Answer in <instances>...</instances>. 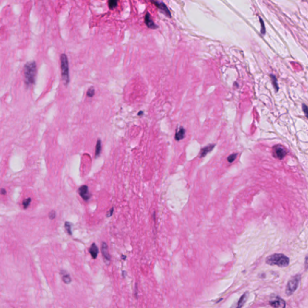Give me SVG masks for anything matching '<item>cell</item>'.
<instances>
[{"instance_id":"6da1fadb","label":"cell","mask_w":308,"mask_h":308,"mask_svg":"<svg viewBox=\"0 0 308 308\" xmlns=\"http://www.w3.org/2000/svg\"><path fill=\"white\" fill-rule=\"evenodd\" d=\"M24 81L27 87L35 84L37 74V66L35 61L27 62L24 66Z\"/></svg>"},{"instance_id":"7a4b0ae2","label":"cell","mask_w":308,"mask_h":308,"mask_svg":"<svg viewBox=\"0 0 308 308\" xmlns=\"http://www.w3.org/2000/svg\"><path fill=\"white\" fill-rule=\"evenodd\" d=\"M266 263L270 265H276L283 268L289 265L290 259L284 254L275 253L267 257Z\"/></svg>"},{"instance_id":"3957f363","label":"cell","mask_w":308,"mask_h":308,"mask_svg":"<svg viewBox=\"0 0 308 308\" xmlns=\"http://www.w3.org/2000/svg\"><path fill=\"white\" fill-rule=\"evenodd\" d=\"M60 64L63 80L64 84L67 85L69 83V68L67 57L64 54L60 56Z\"/></svg>"},{"instance_id":"277c9868","label":"cell","mask_w":308,"mask_h":308,"mask_svg":"<svg viewBox=\"0 0 308 308\" xmlns=\"http://www.w3.org/2000/svg\"><path fill=\"white\" fill-rule=\"evenodd\" d=\"M301 279V276L300 275H297L292 277L287 284L286 287L285 293L288 296L291 295L297 289L298 287V284Z\"/></svg>"},{"instance_id":"5b68a950","label":"cell","mask_w":308,"mask_h":308,"mask_svg":"<svg viewBox=\"0 0 308 308\" xmlns=\"http://www.w3.org/2000/svg\"><path fill=\"white\" fill-rule=\"evenodd\" d=\"M273 157L279 160H282L287 154V151L285 148L281 145L274 146L272 151Z\"/></svg>"},{"instance_id":"8992f818","label":"cell","mask_w":308,"mask_h":308,"mask_svg":"<svg viewBox=\"0 0 308 308\" xmlns=\"http://www.w3.org/2000/svg\"><path fill=\"white\" fill-rule=\"evenodd\" d=\"M152 2L158 9L162 11V12L164 13L165 15H166L168 18H171V13L164 3L162 2H158L157 1H152Z\"/></svg>"},{"instance_id":"52a82bcc","label":"cell","mask_w":308,"mask_h":308,"mask_svg":"<svg viewBox=\"0 0 308 308\" xmlns=\"http://www.w3.org/2000/svg\"><path fill=\"white\" fill-rule=\"evenodd\" d=\"M269 304L274 307H285L286 303L285 300H284L282 298H281L279 297H276L271 301H270Z\"/></svg>"},{"instance_id":"ba28073f","label":"cell","mask_w":308,"mask_h":308,"mask_svg":"<svg viewBox=\"0 0 308 308\" xmlns=\"http://www.w3.org/2000/svg\"><path fill=\"white\" fill-rule=\"evenodd\" d=\"M78 193L80 196L86 201L89 200L91 197V194L89 193V188L87 185H83L78 189Z\"/></svg>"},{"instance_id":"9c48e42d","label":"cell","mask_w":308,"mask_h":308,"mask_svg":"<svg viewBox=\"0 0 308 308\" xmlns=\"http://www.w3.org/2000/svg\"><path fill=\"white\" fill-rule=\"evenodd\" d=\"M145 22L146 25V26L149 28H151V29H156L158 28L157 25H155V24L154 23V21L152 20L151 16V15L149 12H147L146 15H145Z\"/></svg>"},{"instance_id":"30bf717a","label":"cell","mask_w":308,"mask_h":308,"mask_svg":"<svg viewBox=\"0 0 308 308\" xmlns=\"http://www.w3.org/2000/svg\"><path fill=\"white\" fill-rule=\"evenodd\" d=\"M101 251H102V255H103V257L105 259V260L107 261H110V259H111V256L109 252V249H108L107 244L104 242L102 243Z\"/></svg>"},{"instance_id":"8fae6325","label":"cell","mask_w":308,"mask_h":308,"mask_svg":"<svg viewBox=\"0 0 308 308\" xmlns=\"http://www.w3.org/2000/svg\"><path fill=\"white\" fill-rule=\"evenodd\" d=\"M89 252L93 259H96L97 258L99 253V249L95 243L92 244L89 248Z\"/></svg>"},{"instance_id":"7c38bea8","label":"cell","mask_w":308,"mask_h":308,"mask_svg":"<svg viewBox=\"0 0 308 308\" xmlns=\"http://www.w3.org/2000/svg\"><path fill=\"white\" fill-rule=\"evenodd\" d=\"M60 275L61 276V278L64 283L66 284H69L71 282V278L70 275L64 270H61Z\"/></svg>"},{"instance_id":"4fadbf2b","label":"cell","mask_w":308,"mask_h":308,"mask_svg":"<svg viewBox=\"0 0 308 308\" xmlns=\"http://www.w3.org/2000/svg\"><path fill=\"white\" fill-rule=\"evenodd\" d=\"M185 135V130L184 128L181 127L175 134V140L179 141L184 138Z\"/></svg>"},{"instance_id":"5bb4252c","label":"cell","mask_w":308,"mask_h":308,"mask_svg":"<svg viewBox=\"0 0 308 308\" xmlns=\"http://www.w3.org/2000/svg\"><path fill=\"white\" fill-rule=\"evenodd\" d=\"M249 297V292H245L241 297L239 298L238 302L237 307H242L244 306V304L246 303V302L247 300V298Z\"/></svg>"},{"instance_id":"9a60e30c","label":"cell","mask_w":308,"mask_h":308,"mask_svg":"<svg viewBox=\"0 0 308 308\" xmlns=\"http://www.w3.org/2000/svg\"><path fill=\"white\" fill-rule=\"evenodd\" d=\"M214 147V145H210L207 146H205L204 148H203L200 151V157H205L208 153L211 152Z\"/></svg>"},{"instance_id":"2e32d148","label":"cell","mask_w":308,"mask_h":308,"mask_svg":"<svg viewBox=\"0 0 308 308\" xmlns=\"http://www.w3.org/2000/svg\"><path fill=\"white\" fill-rule=\"evenodd\" d=\"M95 156L96 157H97L100 153L101 151V142L100 140H98L96 143V150H95Z\"/></svg>"},{"instance_id":"e0dca14e","label":"cell","mask_w":308,"mask_h":308,"mask_svg":"<svg viewBox=\"0 0 308 308\" xmlns=\"http://www.w3.org/2000/svg\"><path fill=\"white\" fill-rule=\"evenodd\" d=\"M118 3V0H109L108 4L109 7L110 9H113L117 7Z\"/></svg>"},{"instance_id":"ac0fdd59","label":"cell","mask_w":308,"mask_h":308,"mask_svg":"<svg viewBox=\"0 0 308 308\" xmlns=\"http://www.w3.org/2000/svg\"><path fill=\"white\" fill-rule=\"evenodd\" d=\"M31 202V199L30 197H28L23 201L22 205H23V207L24 209H27L28 207Z\"/></svg>"},{"instance_id":"d6986e66","label":"cell","mask_w":308,"mask_h":308,"mask_svg":"<svg viewBox=\"0 0 308 308\" xmlns=\"http://www.w3.org/2000/svg\"><path fill=\"white\" fill-rule=\"evenodd\" d=\"M270 77L271 78V80L273 81V86H274V87H275L276 90V91L278 90L279 89V87H278V82H277V80L275 77V76H274L273 75H270Z\"/></svg>"},{"instance_id":"ffe728a7","label":"cell","mask_w":308,"mask_h":308,"mask_svg":"<svg viewBox=\"0 0 308 308\" xmlns=\"http://www.w3.org/2000/svg\"><path fill=\"white\" fill-rule=\"evenodd\" d=\"M64 226H65V228H66V231L67 232V233H69V235H72V231H71V225L70 224V223H69L68 222H66L64 224Z\"/></svg>"},{"instance_id":"44dd1931","label":"cell","mask_w":308,"mask_h":308,"mask_svg":"<svg viewBox=\"0 0 308 308\" xmlns=\"http://www.w3.org/2000/svg\"><path fill=\"white\" fill-rule=\"evenodd\" d=\"M237 155H238L237 154H232V155H229V157L227 158V161H228V162H230V163L233 162L234 161V160L236 159Z\"/></svg>"},{"instance_id":"7402d4cb","label":"cell","mask_w":308,"mask_h":308,"mask_svg":"<svg viewBox=\"0 0 308 308\" xmlns=\"http://www.w3.org/2000/svg\"><path fill=\"white\" fill-rule=\"evenodd\" d=\"M259 21H260L261 25V33L262 34V35H264V34L265 33V25H264V21H263V20L261 18H259Z\"/></svg>"},{"instance_id":"603a6c76","label":"cell","mask_w":308,"mask_h":308,"mask_svg":"<svg viewBox=\"0 0 308 308\" xmlns=\"http://www.w3.org/2000/svg\"><path fill=\"white\" fill-rule=\"evenodd\" d=\"M87 94V96L89 97H93L94 96V95H95V89H94V88H93V87L90 88L88 90Z\"/></svg>"},{"instance_id":"cb8c5ba5","label":"cell","mask_w":308,"mask_h":308,"mask_svg":"<svg viewBox=\"0 0 308 308\" xmlns=\"http://www.w3.org/2000/svg\"><path fill=\"white\" fill-rule=\"evenodd\" d=\"M55 216H56V213H55V211H54V210L51 211L49 213V214H48V217H49V219H51V220H53V219H54L55 218Z\"/></svg>"},{"instance_id":"d4e9b609","label":"cell","mask_w":308,"mask_h":308,"mask_svg":"<svg viewBox=\"0 0 308 308\" xmlns=\"http://www.w3.org/2000/svg\"><path fill=\"white\" fill-rule=\"evenodd\" d=\"M113 211H114V208H112L109 211V212L107 213V217H111V216L113 215Z\"/></svg>"},{"instance_id":"484cf974","label":"cell","mask_w":308,"mask_h":308,"mask_svg":"<svg viewBox=\"0 0 308 308\" xmlns=\"http://www.w3.org/2000/svg\"><path fill=\"white\" fill-rule=\"evenodd\" d=\"M303 106V110L304 111L305 115H306V116H307V107L306 105H305V104H303V106Z\"/></svg>"},{"instance_id":"4316f807","label":"cell","mask_w":308,"mask_h":308,"mask_svg":"<svg viewBox=\"0 0 308 308\" xmlns=\"http://www.w3.org/2000/svg\"><path fill=\"white\" fill-rule=\"evenodd\" d=\"M0 194L2 195H5L6 194V190L4 188H1L0 190Z\"/></svg>"},{"instance_id":"83f0119b","label":"cell","mask_w":308,"mask_h":308,"mask_svg":"<svg viewBox=\"0 0 308 308\" xmlns=\"http://www.w3.org/2000/svg\"><path fill=\"white\" fill-rule=\"evenodd\" d=\"M142 113H143V112H139V114H138V115H141V114H142Z\"/></svg>"}]
</instances>
